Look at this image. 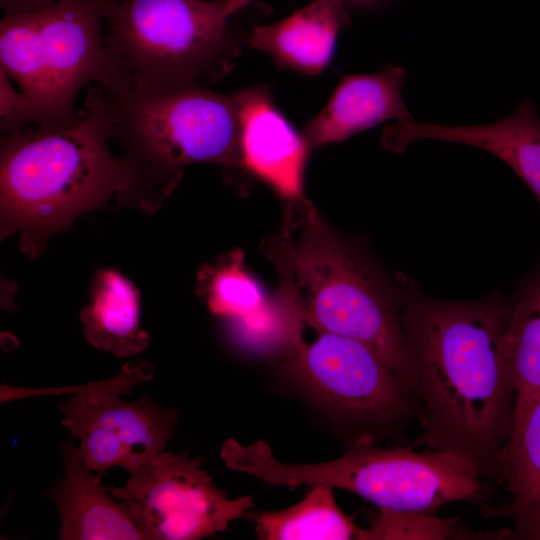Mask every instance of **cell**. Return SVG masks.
Returning <instances> with one entry per match:
<instances>
[{"label":"cell","mask_w":540,"mask_h":540,"mask_svg":"<svg viewBox=\"0 0 540 540\" xmlns=\"http://www.w3.org/2000/svg\"><path fill=\"white\" fill-rule=\"evenodd\" d=\"M241 127L242 170L267 183L289 203L306 199L304 170L311 150L275 106L267 86L235 94Z\"/></svg>","instance_id":"11"},{"label":"cell","mask_w":540,"mask_h":540,"mask_svg":"<svg viewBox=\"0 0 540 540\" xmlns=\"http://www.w3.org/2000/svg\"><path fill=\"white\" fill-rule=\"evenodd\" d=\"M406 80L399 66L342 78L325 107L304 127L310 148L343 142L389 120L412 119L402 98Z\"/></svg>","instance_id":"13"},{"label":"cell","mask_w":540,"mask_h":540,"mask_svg":"<svg viewBox=\"0 0 540 540\" xmlns=\"http://www.w3.org/2000/svg\"><path fill=\"white\" fill-rule=\"evenodd\" d=\"M199 288L212 313L229 323L247 321L265 311L268 299L243 264V253L235 250L199 274Z\"/></svg>","instance_id":"20"},{"label":"cell","mask_w":540,"mask_h":540,"mask_svg":"<svg viewBox=\"0 0 540 540\" xmlns=\"http://www.w3.org/2000/svg\"><path fill=\"white\" fill-rule=\"evenodd\" d=\"M111 129L106 94L95 85L71 123L2 136V237L19 231L23 250L37 255L51 234L79 214L114 194L129 199L130 172L110 149Z\"/></svg>","instance_id":"3"},{"label":"cell","mask_w":540,"mask_h":540,"mask_svg":"<svg viewBox=\"0 0 540 540\" xmlns=\"http://www.w3.org/2000/svg\"><path fill=\"white\" fill-rule=\"evenodd\" d=\"M29 123L26 102L20 91L11 84L9 76L0 69V129L8 135Z\"/></svg>","instance_id":"22"},{"label":"cell","mask_w":540,"mask_h":540,"mask_svg":"<svg viewBox=\"0 0 540 540\" xmlns=\"http://www.w3.org/2000/svg\"><path fill=\"white\" fill-rule=\"evenodd\" d=\"M439 140L474 146L504 161L532 191L540 205V119L531 99L510 116L491 124L446 126L414 118L384 127L381 143L401 153L412 142Z\"/></svg>","instance_id":"12"},{"label":"cell","mask_w":540,"mask_h":540,"mask_svg":"<svg viewBox=\"0 0 540 540\" xmlns=\"http://www.w3.org/2000/svg\"><path fill=\"white\" fill-rule=\"evenodd\" d=\"M251 518L262 540H347L359 539L361 532L338 507L333 488L323 484L311 486L293 506Z\"/></svg>","instance_id":"19"},{"label":"cell","mask_w":540,"mask_h":540,"mask_svg":"<svg viewBox=\"0 0 540 540\" xmlns=\"http://www.w3.org/2000/svg\"><path fill=\"white\" fill-rule=\"evenodd\" d=\"M139 305V292L130 280L115 270L100 271L91 303L80 316L87 341L121 358L143 352L149 335L141 327Z\"/></svg>","instance_id":"17"},{"label":"cell","mask_w":540,"mask_h":540,"mask_svg":"<svg viewBox=\"0 0 540 540\" xmlns=\"http://www.w3.org/2000/svg\"><path fill=\"white\" fill-rule=\"evenodd\" d=\"M395 275L422 423L414 445L457 455L497 480L516 399L501 349L511 297L443 300Z\"/></svg>","instance_id":"1"},{"label":"cell","mask_w":540,"mask_h":540,"mask_svg":"<svg viewBox=\"0 0 540 540\" xmlns=\"http://www.w3.org/2000/svg\"><path fill=\"white\" fill-rule=\"evenodd\" d=\"M350 23L343 0H312L290 16L246 37L284 70L316 76L332 60L340 31Z\"/></svg>","instance_id":"16"},{"label":"cell","mask_w":540,"mask_h":540,"mask_svg":"<svg viewBox=\"0 0 540 540\" xmlns=\"http://www.w3.org/2000/svg\"><path fill=\"white\" fill-rule=\"evenodd\" d=\"M111 1H118V0H111Z\"/></svg>","instance_id":"24"},{"label":"cell","mask_w":540,"mask_h":540,"mask_svg":"<svg viewBox=\"0 0 540 540\" xmlns=\"http://www.w3.org/2000/svg\"><path fill=\"white\" fill-rule=\"evenodd\" d=\"M201 457L160 451L109 487L148 540H197L227 529L252 506L249 496L229 499L201 468Z\"/></svg>","instance_id":"8"},{"label":"cell","mask_w":540,"mask_h":540,"mask_svg":"<svg viewBox=\"0 0 540 540\" xmlns=\"http://www.w3.org/2000/svg\"><path fill=\"white\" fill-rule=\"evenodd\" d=\"M473 533L456 519H441L431 513L381 510L360 540L472 538Z\"/></svg>","instance_id":"21"},{"label":"cell","mask_w":540,"mask_h":540,"mask_svg":"<svg viewBox=\"0 0 540 540\" xmlns=\"http://www.w3.org/2000/svg\"><path fill=\"white\" fill-rule=\"evenodd\" d=\"M62 424L80 439L91 470L102 475L115 466L131 474L165 447L174 434L177 411L149 398L127 402L117 393L82 391L60 404Z\"/></svg>","instance_id":"10"},{"label":"cell","mask_w":540,"mask_h":540,"mask_svg":"<svg viewBox=\"0 0 540 540\" xmlns=\"http://www.w3.org/2000/svg\"><path fill=\"white\" fill-rule=\"evenodd\" d=\"M252 1V0H251Z\"/></svg>","instance_id":"26"},{"label":"cell","mask_w":540,"mask_h":540,"mask_svg":"<svg viewBox=\"0 0 540 540\" xmlns=\"http://www.w3.org/2000/svg\"><path fill=\"white\" fill-rule=\"evenodd\" d=\"M251 0H118L104 15L108 55L125 85L208 88L226 76L243 39L229 20Z\"/></svg>","instance_id":"5"},{"label":"cell","mask_w":540,"mask_h":540,"mask_svg":"<svg viewBox=\"0 0 540 540\" xmlns=\"http://www.w3.org/2000/svg\"><path fill=\"white\" fill-rule=\"evenodd\" d=\"M262 251L276 267L277 293L305 325L365 344L416 398L396 275L391 278L365 248L335 231L308 199L287 204Z\"/></svg>","instance_id":"2"},{"label":"cell","mask_w":540,"mask_h":540,"mask_svg":"<svg viewBox=\"0 0 540 540\" xmlns=\"http://www.w3.org/2000/svg\"><path fill=\"white\" fill-rule=\"evenodd\" d=\"M232 470L273 485L295 488L323 484L353 492L381 510L431 513L456 501H475L484 487L469 461L452 453L406 447H380L372 433H361L339 458L314 464L277 460L268 443H236Z\"/></svg>","instance_id":"6"},{"label":"cell","mask_w":540,"mask_h":540,"mask_svg":"<svg viewBox=\"0 0 540 540\" xmlns=\"http://www.w3.org/2000/svg\"><path fill=\"white\" fill-rule=\"evenodd\" d=\"M74 0H0L4 16L35 12Z\"/></svg>","instance_id":"23"},{"label":"cell","mask_w":540,"mask_h":540,"mask_svg":"<svg viewBox=\"0 0 540 540\" xmlns=\"http://www.w3.org/2000/svg\"><path fill=\"white\" fill-rule=\"evenodd\" d=\"M362 1H365V0H362Z\"/></svg>","instance_id":"25"},{"label":"cell","mask_w":540,"mask_h":540,"mask_svg":"<svg viewBox=\"0 0 540 540\" xmlns=\"http://www.w3.org/2000/svg\"><path fill=\"white\" fill-rule=\"evenodd\" d=\"M104 92L112 139L120 143V157L131 176V200L150 202L169 193L190 164L215 163L230 173L242 170L235 94L131 85Z\"/></svg>","instance_id":"4"},{"label":"cell","mask_w":540,"mask_h":540,"mask_svg":"<svg viewBox=\"0 0 540 540\" xmlns=\"http://www.w3.org/2000/svg\"><path fill=\"white\" fill-rule=\"evenodd\" d=\"M516 397L540 392V264L519 281L501 341Z\"/></svg>","instance_id":"18"},{"label":"cell","mask_w":540,"mask_h":540,"mask_svg":"<svg viewBox=\"0 0 540 540\" xmlns=\"http://www.w3.org/2000/svg\"><path fill=\"white\" fill-rule=\"evenodd\" d=\"M308 393L331 413L369 427L419 417V405L403 382L365 344L320 333L287 360Z\"/></svg>","instance_id":"9"},{"label":"cell","mask_w":540,"mask_h":540,"mask_svg":"<svg viewBox=\"0 0 540 540\" xmlns=\"http://www.w3.org/2000/svg\"><path fill=\"white\" fill-rule=\"evenodd\" d=\"M65 473L51 490L62 540L144 539L127 508L101 483V475L84 461L79 448L66 441L61 448Z\"/></svg>","instance_id":"14"},{"label":"cell","mask_w":540,"mask_h":540,"mask_svg":"<svg viewBox=\"0 0 540 540\" xmlns=\"http://www.w3.org/2000/svg\"><path fill=\"white\" fill-rule=\"evenodd\" d=\"M497 480L512 497L499 507L486 506V515L511 519L513 538L540 540V392L515 399Z\"/></svg>","instance_id":"15"},{"label":"cell","mask_w":540,"mask_h":540,"mask_svg":"<svg viewBox=\"0 0 540 540\" xmlns=\"http://www.w3.org/2000/svg\"><path fill=\"white\" fill-rule=\"evenodd\" d=\"M109 1L74 0L1 19L0 69L19 85L29 123L67 125L84 86L124 85L105 44Z\"/></svg>","instance_id":"7"}]
</instances>
